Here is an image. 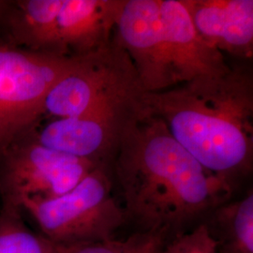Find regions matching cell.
<instances>
[{"label": "cell", "mask_w": 253, "mask_h": 253, "mask_svg": "<svg viewBox=\"0 0 253 253\" xmlns=\"http://www.w3.org/2000/svg\"><path fill=\"white\" fill-rule=\"evenodd\" d=\"M113 163L126 220L165 240L196 226L235 192L143 104L125 127Z\"/></svg>", "instance_id": "obj_1"}, {"label": "cell", "mask_w": 253, "mask_h": 253, "mask_svg": "<svg viewBox=\"0 0 253 253\" xmlns=\"http://www.w3.org/2000/svg\"><path fill=\"white\" fill-rule=\"evenodd\" d=\"M142 104L233 190L253 171V76L248 66H230L221 75L144 93Z\"/></svg>", "instance_id": "obj_2"}, {"label": "cell", "mask_w": 253, "mask_h": 253, "mask_svg": "<svg viewBox=\"0 0 253 253\" xmlns=\"http://www.w3.org/2000/svg\"><path fill=\"white\" fill-rule=\"evenodd\" d=\"M109 169L107 165L97 166L69 192L51 199H25L21 208L54 246L113 238L126 217L115 197Z\"/></svg>", "instance_id": "obj_3"}, {"label": "cell", "mask_w": 253, "mask_h": 253, "mask_svg": "<svg viewBox=\"0 0 253 253\" xmlns=\"http://www.w3.org/2000/svg\"><path fill=\"white\" fill-rule=\"evenodd\" d=\"M144 93L129 57L114 35L107 45L77 57L73 70L48 92L43 118H76L101 106L140 100Z\"/></svg>", "instance_id": "obj_4"}, {"label": "cell", "mask_w": 253, "mask_h": 253, "mask_svg": "<svg viewBox=\"0 0 253 253\" xmlns=\"http://www.w3.org/2000/svg\"><path fill=\"white\" fill-rule=\"evenodd\" d=\"M76 61L0 40V149L40 125L48 92Z\"/></svg>", "instance_id": "obj_5"}, {"label": "cell", "mask_w": 253, "mask_h": 253, "mask_svg": "<svg viewBox=\"0 0 253 253\" xmlns=\"http://www.w3.org/2000/svg\"><path fill=\"white\" fill-rule=\"evenodd\" d=\"M35 128L0 149L1 205L21 208L25 199L61 196L100 166L42 145Z\"/></svg>", "instance_id": "obj_6"}, {"label": "cell", "mask_w": 253, "mask_h": 253, "mask_svg": "<svg viewBox=\"0 0 253 253\" xmlns=\"http://www.w3.org/2000/svg\"><path fill=\"white\" fill-rule=\"evenodd\" d=\"M141 106L142 99L98 107L76 118L52 119L37 126L34 134L49 148L109 166L125 127Z\"/></svg>", "instance_id": "obj_7"}, {"label": "cell", "mask_w": 253, "mask_h": 253, "mask_svg": "<svg viewBox=\"0 0 253 253\" xmlns=\"http://www.w3.org/2000/svg\"><path fill=\"white\" fill-rule=\"evenodd\" d=\"M160 1L123 0L115 32L145 93L177 85L163 31Z\"/></svg>", "instance_id": "obj_8"}, {"label": "cell", "mask_w": 253, "mask_h": 253, "mask_svg": "<svg viewBox=\"0 0 253 253\" xmlns=\"http://www.w3.org/2000/svg\"><path fill=\"white\" fill-rule=\"evenodd\" d=\"M161 16L168 54L177 85L227 73L225 55L196 31L182 0H161Z\"/></svg>", "instance_id": "obj_9"}, {"label": "cell", "mask_w": 253, "mask_h": 253, "mask_svg": "<svg viewBox=\"0 0 253 253\" xmlns=\"http://www.w3.org/2000/svg\"><path fill=\"white\" fill-rule=\"evenodd\" d=\"M182 1L196 31L209 45L242 61L253 57V0Z\"/></svg>", "instance_id": "obj_10"}, {"label": "cell", "mask_w": 253, "mask_h": 253, "mask_svg": "<svg viewBox=\"0 0 253 253\" xmlns=\"http://www.w3.org/2000/svg\"><path fill=\"white\" fill-rule=\"evenodd\" d=\"M122 4L123 0H63L56 26L60 55L81 57L107 45Z\"/></svg>", "instance_id": "obj_11"}, {"label": "cell", "mask_w": 253, "mask_h": 253, "mask_svg": "<svg viewBox=\"0 0 253 253\" xmlns=\"http://www.w3.org/2000/svg\"><path fill=\"white\" fill-rule=\"evenodd\" d=\"M63 0H12L0 28V40L28 51L61 56L57 17Z\"/></svg>", "instance_id": "obj_12"}, {"label": "cell", "mask_w": 253, "mask_h": 253, "mask_svg": "<svg viewBox=\"0 0 253 253\" xmlns=\"http://www.w3.org/2000/svg\"><path fill=\"white\" fill-rule=\"evenodd\" d=\"M223 253H253V193L214 208L202 220Z\"/></svg>", "instance_id": "obj_13"}, {"label": "cell", "mask_w": 253, "mask_h": 253, "mask_svg": "<svg viewBox=\"0 0 253 253\" xmlns=\"http://www.w3.org/2000/svg\"><path fill=\"white\" fill-rule=\"evenodd\" d=\"M23 210L0 206V253H58L56 247L27 226Z\"/></svg>", "instance_id": "obj_14"}, {"label": "cell", "mask_w": 253, "mask_h": 253, "mask_svg": "<svg viewBox=\"0 0 253 253\" xmlns=\"http://www.w3.org/2000/svg\"><path fill=\"white\" fill-rule=\"evenodd\" d=\"M165 241L161 235L138 231L123 239L55 247L58 253H159Z\"/></svg>", "instance_id": "obj_15"}, {"label": "cell", "mask_w": 253, "mask_h": 253, "mask_svg": "<svg viewBox=\"0 0 253 253\" xmlns=\"http://www.w3.org/2000/svg\"><path fill=\"white\" fill-rule=\"evenodd\" d=\"M159 253H223L205 222L173 235L163 243Z\"/></svg>", "instance_id": "obj_16"}, {"label": "cell", "mask_w": 253, "mask_h": 253, "mask_svg": "<svg viewBox=\"0 0 253 253\" xmlns=\"http://www.w3.org/2000/svg\"><path fill=\"white\" fill-rule=\"evenodd\" d=\"M10 1L9 0H0V28L2 27L3 20L9 9Z\"/></svg>", "instance_id": "obj_17"}]
</instances>
